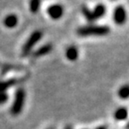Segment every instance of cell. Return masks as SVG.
<instances>
[{
    "instance_id": "obj_4",
    "label": "cell",
    "mask_w": 129,
    "mask_h": 129,
    "mask_svg": "<svg viewBox=\"0 0 129 129\" xmlns=\"http://www.w3.org/2000/svg\"><path fill=\"white\" fill-rule=\"evenodd\" d=\"M113 20L118 25H122L126 21V11L123 6H118L113 11Z\"/></svg>"
},
{
    "instance_id": "obj_17",
    "label": "cell",
    "mask_w": 129,
    "mask_h": 129,
    "mask_svg": "<svg viewBox=\"0 0 129 129\" xmlns=\"http://www.w3.org/2000/svg\"><path fill=\"white\" fill-rule=\"evenodd\" d=\"M97 129H105L104 127H99V128H97Z\"/></svg>"
},
{
    "instance_id": "obj_3",
    "label": "cell",
    "mask_w": 129,
    "mask_h": 129,
    "mask_svg": "<svg viewBox=\"0 0 129 129\" xmlns=\"http://www.w3.org/2000/svg\"><path fill=\"white\" fill-rule=\"evenodd\" d=\"M41 37H42V32L40 31V30H36V31L32 32L31 35L30 36V38L27 40L25 44L22 47V56H25L30 54L32 48H33V47L35 46V44L41 39Z\"/></svg>"
},
{
    "instance_id": "obj_2",
    "label": "cell",
    "mask_w": 129,
    "mask_h": 129,
    "mask_svg": "<svg viewBox=\"0 0 129 129\" xmlns=\"http://www.w3.org/2000/svg\"><path fill=\"white\" fill-rule=\"evenodd\" d=\"M25 101V91L22 88H19L15 92L14 103L11 108V113L13 116H17L22 110Z\"/></svg>"
},
{
    "instance_id": "obj_10",
    "label": "cell",
    "mask_w": 129,
    "mask_h": 129,
    "mask_svg": "<svg viewBox=\"0 0 129 129\" xmlns=\"http://www.w3.org/2000/svg\"><path fill=\"white\" fill-rule=\"evenodd\" d=\"M17 82H18L17 79H10V80L0 82V92H5L7 89H9L10 87L14 86L15 83H17Z\"/></svg>"
},
{
    "instance_id": "obj_13",
    "label": "cell",
    "mask_w": 129,
    "mask_h": 129,
    "mask_svg": "<svg viewBox=\"0 0 129 129\" xmlns=\"http://www.w3.org/2000/svg\"><path fill=\"white\" fill-rule=\"evenodd\" d=\"M82 12H83V15H84V17L87 19L88 22H94V19H93V16H92V12L87 6H83Z\"/></svg>"
},
{
    "instance_id": "obj_15",
    "label": "cell",
    "mask_w": 129,
    "mask_h": 129,
    "mask_svg": "<svg viewBox=\"0 0 129 129\" xmlns=\"http://www.w3.org/2000/svg\"><path fill=\"white\" fill-rule=\"evenodd\" d=\"M8 99V96L5 92H0V105L5 103Z\"/></svg>"
},
{
    "instance_id": "obj_16",
    "label": "cell",
    "mask_w": 129,
    "mask_h": 129,
    "mask_svg": "<svg viewBox=\"0 0 129 129\" xmlns=\"http://www.w3.org/2000/svg\"><path fill=\"white\" fill-rule=\"evenodd\" d=\"M64 129H73V128H72V127H71V126H67Z\"/></svg>"
},
{
    "instance_id": "obj_5",
    "label": "cell",
    "mask_w": 129,
    "mask_h": 129,
    "mask_svg": "<svg viewBox=\"0 0 129 129\" xmlns=\"http://www.w3.org/2000/svg\"><path fill=\"white\" fill-rule=\"evenodd\" d=\"M63 13H64V10H63L62 6H60V5H52L48 8V15L55 20L60 18L63 15Z\"/></svg>"
},
{
    "instance_id": "obj_14",
    "label": "cell",
    "mask_w": 129,
    "mask_h": 129,
    "mask_svg": "<svg viewBox=\"0 0 129 129\" xmlns=\"http://www.w3.org/2000/svg\"><path fill=\"white\" fill-rule=\"evenodd\" d=\"M40 0H30V9L31 13H37L40 9Z\"/></svg>"
},
{
    "instance_id": "obj_6",
    "label": "cell",
    "mask_w": 129,
    "mask_h": 129,
    "mask_svg": "<svg viewBox=\"0 0 129 129\" xmlns=\"http://www.w3.org/2000/svg\"><path fill=\"white\" fill-rule=\"evenodd\" d=\"M91 12H92L93 19H94V21H95V20H97V19L101 18V17L104 15L105 13H106V8H105L104 5L99 4L95 6L93 10H91Z\"/></svg>"
},
{
    "instance_id": "obj_9",
    "label": "cell",
    "mask_w": 129,
    "mask_h": 129,
    "mask_svg": "<svg viewBox=\"0 0 129 129\" xmlns=\"http://www.w3.org/2000/svg\"><path fill=\"white\" fill-rule=\"evenodd\" d=\"M66 56L70 61H75L78 58V50L75 46H71L66 51Z\"/></svg>"
},
{
    "instance_id": "obj_8",
    "label": "cell",
    "mask_w": 129,
    "mask_h": 129,
    "mask_svg": "<svg viewBox=\"0 0 129 129\" xmlns=\"http://www.w3.org/2000/svg\"><path fill=\"white\" fill-rule=\"evenodd\" d=\"M52 50V45L51 44H46L43 45L42 47H40V48H38L34 53H33V56H36V57H40V56H45V55L48 54Z\"/></svg>"
},
{
    "instance_id": "obj_18",
    "label": "cell",
    "mask_w": 129,
    "mask_h": 129,
    "mask_svg": "<svg viewBox=\"0 0 129 129\" xmlns=\"http://www.w3.org/2000/svg\"><path fill=\"white\" fill-rule=\"evenodd\" d=\"M127 128H128V129H129V124H128V125H127Z\"/></svg>"
},
{
    "instance_id": "obj_1",
    "label": "cell",
    "mask_w": 129,
    "mask_h": 129,
    "mask_svg": "<svg viewBox=\"0 0 129 129\" xmlns=\"http://www.w3.org/2000/svg\"><path fill=\"white\" fill-rule=\"evenodd\" d=\"M109 32V27L105 25H86L77 30V34L81 37L104 36Z\"/></svg>"
},
{
    "instance_id": "obj_7",
    "label": "cell",
    "mask_w": 129,
    "mask_h": 129,
    "mask_svg": "<svg viewBox=\"0 0 129 129\" xmlns=\"http://www.w3.org/2000/svg\"><path fill=\"white\" fill-rule=\"evenodd\" d=\"M17 22H18V18L15 14H9L4 20L5 26L7 28H14L17 25Z\"/></svg>"
},
{
    "instance_id": "obj_12",
    "label": "cell",
    "mask_w": 129,
    "mask_h": 129,
    "mask_svg": "<svg viewBox=\"0 0 129 129\" xmlns=\"http://www.w3.org/2000/svg\"><path fill=\"white\" fill-rule=\"evenodd\" d=\"M119 98L123 100H126L129 98V85H124L118 91Z\"/></svg>"
},
{
    "instance_id": "obj_11",
    "label": "cell",
    "mask_w": 129,
    "mask_h": 129,
    "mask_svg": "<svg viewBox=\"0 0 129 129\" xmlns=\"http://www.w3.org/2000/svg\"><path fill=\"white\" fill-rule=\"evenodd\" d=\"M128 116L127 109L125 108H119L114 113V117L117 120H125Z\"/></svg>"
}]
</instances>
